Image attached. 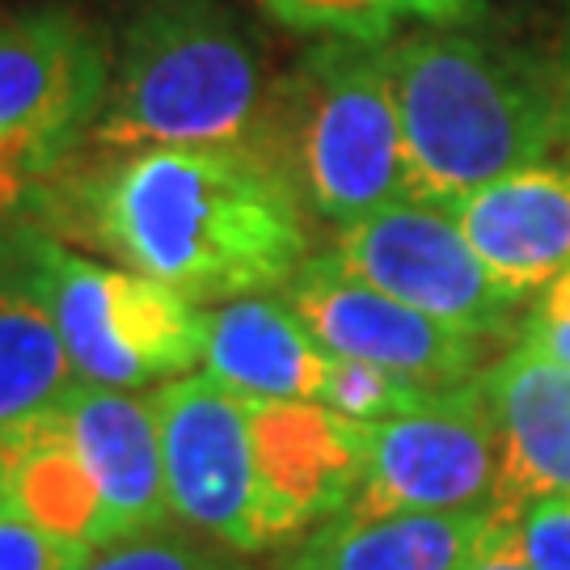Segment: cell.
<instances>
[{
    "label": "cell",
    "instance_id": "1",
    "mask_svg": "<svg viewBox=\"0 0 570 570\" xmlns=\"http://www.w3.org/2000/svg\"><path fill=\"white\" fill-rule=\"evenodd\" d=\"M47 178V233L119 258L195 305L284 292L308 258L296 190L249 148H140Z\"/></svg>",
    "mask_w": 570,
    "mask_h": 570
},
{
    "label": "cell",
    "instance_id": "2",
    "mask_svg": "<svg viewBox=\"0 0 570 570\" xmlns=\"http://www.w3.org/2000/svg\"><path fill=\"white\" fill-rule=\"evenodd\" d=\"M410 199L452 204L515 169L546 165L570 136V98L546 63L456 26L385 42Z\"/></svg>",
    "mask_w": 570,
    "mask_h": 570
},
{
    "label": "cell",
    "instance_id": "3",
    "mask_svg": "<svg viewBox=\"0 0 570 570\" xmlns=\"http://www.w3.org/2000/svg\"><path fill=\"white\" fill-rule=\"evenodd\" d=\"M263 42L225 0H148L122 30L89 148H249L271 102Z\"/></svg>",
    "mask_w": 570,
    "mask_h": 570
},
{
    "label": "cell",
    "instance_id": "4",
    "mask_svg": "<svg viewBox=\"0 0 570 570\" xmlns=\"http://www.w3.org/2000/svg\"><path fill=\"white\" fill-rule=\"evenodd\" d=\"M254 153L284 174L308 216L334 228L410 199L385 42H313L271 85Z\"/></svg>",
    "mask_w": 570,
    "mask_h": 570
},
{
    "label": "cell",
    "instance_id": "5",
    "mask_svg": "<svg viewBox=\"0 0 570 570\" xmlns=\"http://www.w3.org/2000/svg\"><path fill=\"white\" fill-rule=\"evenodd\" d=\"M42 296L85 385H161L204 364L207 305L140 271L89 263L56 233L42 242Z\"/></svg>",
    "mask_w": 570,
    "mask_h": 570
},
{
    "label": "cell",
    "instance_id": "6",
    "mask_svg": "<svg viewBox=\"0 0 570 570\" xmlns=\"http://www.w3.org/2000/svg\"><path fill=\"white\" fill-rule=\"evenodd\" d=\"M115 56L102 26L68 0L0 13V165L51 178L102 119Z\"/></svg>",
    "mask_w": 570,
    "mask_h": 570
},
{
    "label": "cell",
    "instance_id": "7",
    "mask_svg": "<svg viewBox=\"0 0 570 570\" xmlns=\"http://www.w3.org/2000/svg\"><path fill=\"white\" fill-rule=\"evenodd\" d=\"M161 435L169 511L228 553L279 550L266 520L249 444V406L207 372H186L148 393Z\"/></svg>",
    "mask_w": 570,
    "mask_h": 570
},
{
    "label": "cell",
    "instance_id": "8",
    "mask_svg": "<svg viewBox=\"0 0 570 570\" xmlns=\"http://www.w3.org/2000/svg\"><path fill=\"white\" fill-rule=\"evenodd\" d=\"M499 435L482 376L431 389L364 431V478L346 515L397 511H494Z\"/></svg>",
    "mask_w": 570,
    "mask_h": 570
},
{
    "label": "cell",
    "instance_id": "9",
    "mask_svg": "<svg viewBox=\"0 0 570 570\" xmlns=\"http://www.w3.org/2000/svg\"><path fill=\"white\" fill-rule=\"evenodd\" d=\"M326 258L385 296L478 338H503L520 301L499 284L440 204L402 199L338 228Z\"/></svg>",
    "mask_w": 570,
    "mask_h": 570
},
{
    "label": "cell",
    "instance_id": "10",
    "mask_svg": "<svg viewBox=\"0 0 570 570\" xmlns=\"http://www.w3.org/2000/svg\"><path fill=\"white\" fill-rule=\"evenodd\" d=\"M279 296L330 355L381 364L428 389L465 385L487 372L482 355L490 338L444 326L428 313L393 301L381 287L346 275L326 254H308Z\"/></svg>",
    "mask_w": 570,
    "mask_h": 570
},
{
    "label": "cell",
    "instance_id": "11",
    "mask_svg": "<svg viewBox=\"0 0 570 570\" xmlns=\"http://www.w3.org/2000/svg\"><path fill=\"white\" fill-rule=\"evenodd\" d=\"M266 520L279 546L346 511L364 478V431L308 397H245Z\"/></svg>",
    "mask_w": 570,
    "mask_h": 570
},
{
    "label": "cell",
    "instance_id": "12",
    "mask_svg": "<svg viewBox=\"0 0 570 570\" xmlns=\"http://www.w3.org/2000/svg\"><path fill=\"white\" fill-rule=\"evenodd\" d=\"M47 419L77 449L94 487L102 494V532L98 550L140 537L174 520L165 490L161 435L148 393L110 385H77L63 393Z\"/></svg>",
    "mask_w": 570,
    "mask_h": 570
},
{
    "label": "cell",
    "instance_id": "13",
    "mask_svg": "<svg viewBox=\"0 0 570 570\" xmlns=\"http://www.w3.org/2000/svg\"><path fill=\"white\" fill-rule=\"evenodd\" d=\"M494 435V511L520 515L537 499H570V367L515 343L482 372Z\"/></svg>",
    "mask_w": 570,
    "mask_h": 570
},
{
    "label": "cell",
    "instance_id": "14",
    "mask_svg": "<svg viewBox=\"0 0 570 570\" xmlns=\"http://www.w3.org/2000/svg\"><path fill=\"white\" fill-rule=\"evenodd\" d=\"M487 271L524 305L570 266V165H529L444 204Z\"/></svg>",
    "mask_w": 570,
    "mask_h": 570
},
{
    "label": "cell",
    "instance_id": "15",
    "mask_svg": "<svg viewBox=\"0 0 570 570\" xmlns=\"http://www.w3.org/2000/svg\"><path fill=\"white\" fill-rule=\"evenodd\" d=\"M42 225L0 233V431L39 419L77 385L42 296Z\"/></svg>",
    "mask_w": 570,
    "mask_h": 570
},
{
    "label": "cell",
    "instance_id": "16",
    "mask_svg": "<svg viewBox=\"0 0 570 570\" xmlns=\"http://www.w3.org/2000/svg\"><path fill=\"white\" fill-rule=\"evenodd\" d=\"M330 351L292 313L284 296H237L207 308L204 372L242 397L317 402Z\"/></svg>",
    "mask_w": 570,
    "mask_h": 570
},
{
    "label": "cell",
    "instance_id": "17",
    "mask_svg": "<svg viewBox=\"0 0 570 570\" xmlns=\"http://www.w3.org/2000/svg\"><path fill=\"white\" fill-rule=\"evenodd\" d=\"M490 511L330 515L279 558V570H469Z\"/></svg>",
    "mask_w": 570,
    "mask_h": 570
},
{
    "label": "cell",
    "instance_id": "18",
    "mask_svg": "<svg viewBox=\"0 0 570 570\" xmlns=\"http://www.w3.org/2000/svg\"><path fill=\"white\" fill-rule=\"evenodd\" d=\"M9 440H13V473L4 508H13L30 524L56 532L63 541L98 550L102 494L77 449L63 440V431L47 414H39L9 428Z\"/></svg>",
    "mask_w": 570,
    "mask_h": 570
},
{
    "label": "cell",
    "instance_id": "19",
    "mask_svg": "<svg viewBox=\"0 0 570 570\" xmlns=\"http://www.w3.org/2000/svg\"><path fill=\"white\" fill-rule=\"evenodd\" d=\"M431 389L419 381H406L397 372H389L381 364H367V360H351V355H330L326 381L317 402L330 406L334 414H343L360 428H372L397 410L419 406Z\"/></svg>",
    "mask_w": 570,
    "mask_h": 570
},
{
    "label": "cell",
    "instance_id": "20",
    "mask_svg": "<svg viewBox=\"0 0 570 570\" xmlns=\"http://www.w3.org/2000/svg\"><path fill=\"white\" fill-rule=\"evenodd\" d=\"M266 13L301 35L389 42L393 26L410 18V0H266Z\"/></svg>",
    "mask_w": 570,
    "mask_h": 570
},
{
    "label": "cell",
    "instance_id": "21",
    "mask_svg": "<svg viewBox=\"0 0 570 570\" xmlns=\"http://www.w3.org/2000/svg\"><path fill=\"white\" fill-rule=\"evenodd\" d=\"M77 570H245L216 550H207L195 532L178 529L174 520L140 537H127L102 550H89Z\"/></svg>",
    "mask_w": 570,
    "mask_h": 570
},
{
    "label": "cell",
    "instance_id": "22",
    "mask_svg": "<svg viewBox=\"0 0 570 570\" xmlns=\"http://www.w3.org/2000/svg\"><path fill=\"white\" fill-rule=\"evenodd\" d=\"M85 558V546L30 524L13 508H0V570H77Z\"/></svg>",
    "mask_w": 570,
    "mask_h": 570
},
{
    "label": "cell",
    "instance_id": "23",
    "mask_svg": "<svg viewBox=\"0 0 570 570\" xmlns=\"http://www.w3.org/2000/svg\"><path fill=\"white\" fill-rule=\"evenodd\" d=\"M515 524L532 570H570V499H537Z\"/></svg>",
    "mask_w": 570,
    "mask_h": 570
},
{
    "label": "cell",
    "instance_id": "24",
    "mask_svg": "<svg viewBox=\"0 0 570 570\" xmlns=\"http://www.w3.org/2000/svg\"><path fill=\"white\" fill-rule=\"evenodd\" d=\"M520 343L570 367V266L537 292V305L524 317Z\"/></svg>",
    "mask_w": 570,
    "mask_h": 570
},
{
    "label": "cell",
    "instance_id": "25",
    "mask_svg": "<svg viewBox=\"0 0 570 570\" xmlns=\"http://www.w3.org/2000/svg\"><path fill=\"white\" fill-rule=\"evenodd\" d=\"M18 225L47 228V178H26L0 165V233Z\"/></svg>",
    "mask_w": 570,
    "mask_h": 570
},
{
    "label": "cell",
    "instance_id": "26",
    "mask_svg": "<svg viewBox=\"0 0 570 570\" xmlns=\"http://www.w3.org/2000/svg\"><path fill=\"white\" fill-rule=\"evenodd\" d=\"M469 570H532L524 541H520V524L511 515L490 511V524L478 541V550H473Z\"/></svg>",
    "mask_w": 570,
    "mask_h": 570
},
{
    "label": "cell",
    "instance_id": "27",
    "mask_svg": "<svg viewBox=\"0 0 570 570\" xmlns=\"http://www.w3.org/2000/svg\"><path fill=\"white\" fill-rule=\"evenodd\" d=\"M478 0H410V18L428 21V26H456L473 13Z\"/></svg>",
    "mask_w": 570,
    "mask_h": 570
},
{
    "label": "cell",
    "instance_id": "28",
    "mask_svg": "<svg viewBox=\"0 0 570 570\" xmlns=\"http://www.w3.org/2000/svg\"><path fill=\"white\" fill-rule=\"evenodd\" d=\"M9 473H13V440L9 431H0V508L9 499Z\"/></svg>",
    "mask_w": 570,
    "mask_h": 570
},
{
    "label": "cell",
    "instance_id": "29",
    "mask_svg": "<svg viewBox=\"0 0 570 570\" xmlns=\"http://www.w3.org/2000/svg\"><path fill=\"white\" fill-rule=\"evenodd\" d=\"M263 4H266V0H263Z\"/></svg>",
    "mask_w": 570,
    "mask_h": 570
}]
</instances>
